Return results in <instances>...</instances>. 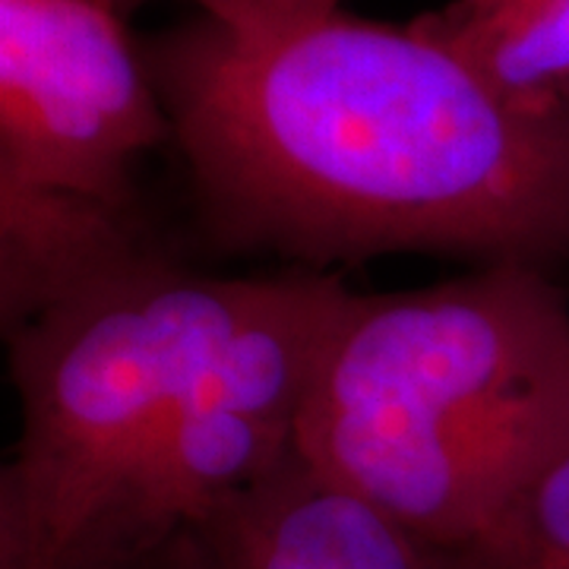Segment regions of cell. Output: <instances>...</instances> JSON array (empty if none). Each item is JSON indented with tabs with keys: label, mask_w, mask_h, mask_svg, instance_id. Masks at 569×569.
<instances>
[{
	"label": "cell",
	"mask_w": 569,
	"mask_h": 569,
	"mask_svg": "<svg viewBox=\"0 0 569 569\" xmlns=\"http://www.w3.org/2000/svg\"><path fill=\"white\" fill-rule=\"evenodd\" d=\"M142 58L224 244L310 266L569 257V111L512 108L415 26L244 36L200 17Z\"/></svg>",
	"instance_id": "1"
},
{
	"label": "cell",
	"mask_w": 569,
	"mask_h": 569,
	"mask_svg": "<svg viewBox=\"0 0 569 569\" xmlns=\"http://www.w3.org/2000/svg\"><path fill=\"white\" fill-rule=\"evenodd\" d=\"M569 449V307L538 266L351 295L295 456L437 550L481 538Z\"/></svg>",
	"instance_id": "2"
},
{
	"label": "cell",
	"mask_w": 569,
	"mask_h": 569,
	"mask_svg": "<svg viewBox=\"0 0 569 569\" xmlns=\"http://www.w3.org/2000/svg\"><path fill=\"white\" fill-rule=\"evenodd\" d=\"M149 253L7 336L20 440L0 569H86L168 415L263 295Z\"/></svg>",
	"instance_id": "3"
},
{
	"label": "cell",
	"mask_w": 569,
	"mask_h": 569,
	"mask_svg": "<svg viewBox=\"0 0 569 569\" xmlns=\"http://www.w3.org/2000/svg\"><path fill=\"white\" fill-rule=\"evenodd\" d=\"M351 295L332 272L266 279L168 415L86 569H146L295 456L307 392Z\"/></svg>",
	"instance_id": "4"
},
{
	"label": "cell",
	"mask_w": 569,
	"mask_h": 569,
	"mask_svg": "<svg viewBox=\"0 0 569 569\" xmlns=\"http://www.w3.org/2000/svg\"><path fill=\"white\" fill-rule=\"evenodd\" d=\"M171 137L104 0H0V187L137 209L133 159Z\"/></svg>",
	"instance_id": "5"
},
{
	"label": "cell",
	"mask_w": 569,
	"mask_h": 569,
	"mask_svg": "<svg viewBox=\"0 0 569 569\" xmlns=\"http://www.w3.org/2000/svg\"><path fill=\"white\" fill-rule=\"evenodd\" d=\"M222 569H449L443 550L291 456L203 529Z\"/></svg>",
	"instance_id": "6"
},
{
	"label": "cell",
	"mask_w": 569,
	"mask_h": 569,
	"mask_svg": "<svg viewBox=\"0 0 569 569\" xmlns=\"http://www.w3.org/2000/svg\"><path fill=\"white\" fill-rule=\"evenodd\" d=\"M149 253L137 209L61 190L0 187L3 336Z\"/></svg>",
	"instance_id": "7"
},
{
	"label": "cell",
	"mask_w": 569,
	"mask_h": 569,
	"mask_svg": "<svg viewBox=\"0 0 569 569\" xmlns=\"http://www.w3.org/2000/svg\"><path fill=\"white\" fill-rule=\"evenodd\" d=\"M519 111H569V0H447L411 22Z\"/></svg>",
	"instance_id": "8"
},
{
	"label": "cell",
	"mask_w": 569,
	"mask_h": 569,
	"mask_svg": "<svg viewBox=\"0 0 569 569\" xmlns=\"http://www.w3.org/2000/svg\"><path fill=\"white\" fill-rule=\"evenodd\" d=\"M443 557L449 569H569V449L481 538Z\"/></svg>",
	"instance_id": "9"
},
{
	"label": "cell",
	"mask_w": 569,
	"mask_h": 569,
	"mask_svg": "<svg viewBox=\"0 0 569 569\" xmlns=\"http://www.w3.org/2000/svg\"><path fill=\"white\" fill-rule=\"evenodd\" d=\"M114 10H130L149 0H104ZM203 10L206 20L219 22L231 32L244 36H272L291 32L342 13V0H187Z\"/></svg>",
	"instance_id": "10"
},
{
	"label": "cell",
	"mask_w": 569,
	"mask_h": 569,
	"mask_svg": "<svg viewBox=\"0 0 569 569\" xmlns=\"http://www.w3.org/2000/svg\"><path fill=\"white\" fill-rule=\"evenodd\" d=\"M146 569H222L216 553L209 548L203 531L183 535L181 541H174L171 548L164 550L162 557H156Z\"/></svg>",
	"instance_id": "11"
}]
</instances>
